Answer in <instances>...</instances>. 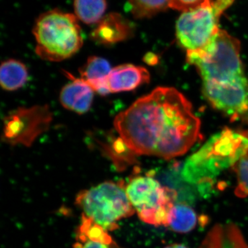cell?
Here are the masks:
<instances>
[{"label":"cell","mask_w":248,"mask_h":248,"mask_svg":"<svg viewBox=\"0 0 248 248\" xmlns=\"http://www.w3.org/2000/svg\"><path fill=\"white\" fill-rule=\"evenodd\" d=\"M29 72L22 62L16 60H6L0 68V84L3 89L14 91L27 84Z\"/></svg>","instance_id":"obj_15"},{"label":"cell","mask_w":248,"mask_h":248,"mask_svg":"<svg viewBox=\"0 0 248 248\" xmlns=\"http://www.w3.org/2000/svg\"><path fill=\"white\" fill-rule=\"evenodd\" d=\"M203 94L215 108L237 119L248 114V79L246 77L228 82L203 81Z\"/></svg>","instance_id":"obj_9"},{"label":"cell","mask_w":248,"mask_h":248,"mask_svg":"<svg viewBox=\"0 0 248 248\" xmlns=\"http://www.w3.org/2000/svg\"><path fill=\"white\" fill-rule=\"evenodd\" d=\"M236 0H214L198 9L182 13L176 24L179 45L187 53L203 50L210 45L220 29L222 15Z\"/></svg>","instance_id":"obj_7"},{"label":"cell","mask_w":248,"mask_h":248,"mask_svg":"<svg viewBox=\"0 0 248 248\" xmlns=\"http://www.w3.org/2000/svg\"><path fill=\"white\" fill-rule=\"evenodd\" d=\"M149 81L148 70L133 64L120 65L112 68L107 79L110 93L133 91Z\"/></svg>","instance_id":"obj_11"},{"label":"cell","mask_w":248,"mask_h":248,"mask_svg":"<svg viewBox=\"0 0 248 248\" xmlns=\"http://www.w3.org/2000/svg\"><path fill=\"white\" fill-rule=\"evenodd\" d=\"M248 147L247 137L225 129L187 158L182 167V177L190 184L210 186L222 171L232 168Z\"/></svg>","instance_id":"obj_2"},{"label":"cell","mask_w":248,"mask_h":248,"mask_svg":"<svg viewBox=\"0 0 248 248\" xmlns=\"http://www.w3.org/2000/svg\"><path fill=\"white\" fill-rule=\"evenodd\" d=\"M72 81L66 84L60 93V102L67 110L76 113H86L91 108L94 98V91L81 79L70 75Z\"/></svg>","instance_id":"obj_12"},{"label":"cell","mask_w":248,"mask_h":248,"mask_svg":"<svg viewBox=\"0 0 248 248\" xmlns=\"http://www.w3.org/2000/svg\"><path fill=\"white\" fill-rule=\"evenodd\" d=\"M116 130L135 155L170 159L185 154L200 136L201 123L177 90L159 87L120 112Z\"/></svg>","instance_id":"obj_1"},{"label":"cell","mask_w":248,"mask_h":248,"mask_svg":"<svg viewBox=\"0 0 248 248\" xmlns=\"http://www.w3.org/2000/svg\"><path fill=\"white\" fill-rule=\"evenodd\" d=\"M199 248H248V244L241 230L228 223L214 226Z\"/></svg>","instance_id":"obj_13"},{"label":"cell","mask_w":248,"mask_h":248,"mask_svg":"<svg viewBox=\"0 0 248 248\" xmlns=\"http://www.w3.org/2000/svg\"><path fill=\"white\" fill-rule=\"evenodd\" d=\"M76 203L86 217L107 231L118 228L117 222L132 216L135 211L127 196L123 182H106L81 191Z\"/></svg>","instance_id":"obj_5"},{"label":"cell","mask_w":248,"mask_h":248,"mask_svg":"<svg viewBox=\"0 0 248 248\" xmlns=\"http://www.w3.org/2000/svg\"><path fill=\"white\" fill-rule=\"evenodd\" d=\"M239 41L220 29L208 46L187 53V61L197 67L203 81L228 82L246 77Z\"/></svg>","instance_id":"obj_4"},{"label":"cell","mask_w":248,"mask_h":248,"mask_svg":"<svg viewBox=\"0 0 248 248\" xmlns=\"http://www.w3.org/2000/svg\"><path fill=\"white\" fill-rule=\"evenodd\" d=\"M232 170L237 178L235 193L241 198L248 197V147L232 166Z\"/></svg>","instance_id":"obj_20"},{"label":"cell","mask_w":248,"mask_h":248,"mask_svg":"<svg viewBox=\"0 0 248 248\" xmlns=\"http://www.w3.org/2000/svg\"><path fill=\"white\" fill-rule=\"evenodd\" d=\"M125 190L142 221L155 226H169L170 213L177 197L175 190L161 185L150 175L132 178Z\"/></svg>","instance_id":"obj_6"},{"label":"cell","mask_w":248,"mask_h":248,"mask_svg":"<svg viewBox=\"0 0 248 248\" xmlns=\"http://www.w3.org/2000/svg\"><path fill=\"white\" fill-rule=\"evenodd\" d=\"M214 0H171L170 9L182 13L192 11L213 2Z\"/></svg>","instance_id":"obj_21"},{"label":"cell","mask_w":248,"mask_h":248,"mask_svg":"<svg viewBox=\"0 0 248 248\" xmlns=\"http://www.w3.org/2000/svg\"><path fill=\"white\" fill-rule=\"evenodd\" d=\"M78 240L79 242L93 241L110 246L113 244L112 238L107 230L93 221L92 218L83 214L81 224L78 230Z\"/></svg>","instance_id":"obj_18"},{"label":"cell","mask_w":248,"mask_h":248,"mask_svg":"<svg viewBox=\"0 0 248 248\" xmlns=\"http://www.w3.org/2000/svg\"><path fill=\"white\" fill-rule=\"evenodd\" d=\"M33 35L36 53L46 61L61 62L71 58L84 41L76 16L58 9L47 11L36 19Z\"/></svg>","instance_id":"obj_3"},{"label":"cell","mask_w":248,"mask_h":248,"mask_svg":"<svg viewBox=\"0 0 248 248\" xmlns=\"http://www.w3.org/2000/svg\"><path fill=\"white\" fill-rule=\"evenodd\" d=\"M165 248H187L186 246L183 244H174L172 245H170Z\"/></svg>","instance_id":"obj_23"},{"label":"cell","mask_w":248,"mask_h":248,"mask_svg":"<svg viewBox=\"0 0 248 248\" xmlns=\"http://www.w3.org/2000/svg\"><path fill=\"white\" fill-rule=\"evenodd\" d=\"M107 0H75L76 17L86 24H98L104 17Z\"/></svg>","instance_id":"obj_17"},{"label":"cell","mask_w":248,"mask_h":248,"mask_svg":"<svg viewBox=\"0 0 248 248\" xmlns=\"http://www.w3.org/2000/svg\"><path fill=\"white\" fill-rule=\"evenodd\" d=\"M112 71L110 63L105 59L90 57L79 70L81 79L92 88L93 91L106 95L109 94L108 77Z\"/></svg>","instance_id":"obj_14"},{"label":"cell","mask_w":248,"mask_h":248,"mask_svg":"<svg viewBox=\"0 0 248 248\" xmlns=\"http://www.w3.org/2000/svg\"><path fill=\"white\" fill-rule=\"evenodd\" d=\"M134 33L133 23L118 13H111L98 23L91 38L99 45L110 46L131 38Z\"/></svg>","instance_id":"obj_10"},{"label":"cell","mask_w":248,"mask_h":248,"mask_svg":"<svg viewBox=\"0 0 248 248\" xmlns=\"http://www.w3.org/2000/svg\"><path fill=\"white\" fill-rule=\"evenodd\" d=\"M53 113L48 105L19 108L4 120L2 140L15 146H31L50 128Z\"/></svg>","instance_id":"obj_8"},{"label":"cell","mask_w":248,"mask_h":248,"mask_svg":"<svg viewBox=\"0 0 248 248\" xmlns=\"http://www.w3.org/2000/svg\"><path fill=\"white\" fill-rule=\"evenodd\" d=\"M129 9L137 19H146L170 8L171 0H128Z\"/></svg>","instance_id":"obj_19"},{"label":"cell","mask_w":248,"mask_h":248,"mask_svg":"<svg viewBox=\"0 0 248 248\" xmlns=\"http://www.w3.org/2000/svg\"><path fill=\"white\" fill-rule=\"evenodd\" d=\"M195 210L184 203L174 204L169 218V226L176 232L187 233L193 231L197 224Z\"/></svg>","instance_id":"obj_16"},{"label":"cell","mask_w":248,"mask_h":248,"mask_svg":"<svg viewBox=\"0 0 248 248\" xmlns=\"http://www.w3.org/2000/svg\"><path fill=\"white\" fill-rule=\"evenodd\" d=\"M73 248H109L108 245L100 243L86 241V242H78L73 246Z\"/></svg>","instance_id":"obj_22"}]
</instances>
